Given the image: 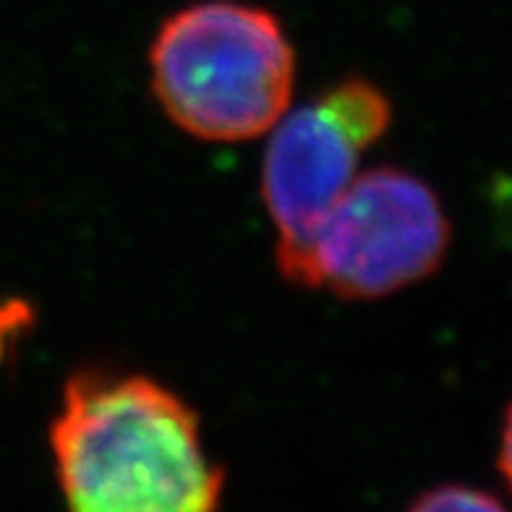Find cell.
I'll use <instances>...</instances> for the list:
<instances>
[{
    "label": "cell",
    "instance_id": "cell-1",
    "mask_svg": "<svg viewBox=\"0 0 512 512\" xmlns=\"http://www.w3.org/2000/svg\"><path fill=\"white\" fill-rule=\"evenodd\" d=\"M50 447L79 512H204L223 497L225 471L204 452L194 408L144 374H74Z\"/></svg>",
    "mask_w": 512,
    "mask_h": 512
},
{
    "label": "cell",
    "instance_id": "cell-2",
    "mask_svg": "<svg viewBox=\"0 0 512 512\" xmlns=\"http://www.w3.org/2000/svg\"><path fill=\"white\" fill-rule=\"evenodd\" d=\"M170 121L204 142H249L290 110L296 53L267 8L204 0L165 19L149 50Z\"/></svg>",
    "mask_w": 512,
    "mask_h": 512
},
{
    "label": "cell",
    "instance_id": "cell-3",
    "mask_svg": "<svg viewBox=\"0 0 512 512\" xmlns=\"http://www.w3.org/2000/svg\"><path fill=\"white\" fill-rule=\"evenodd\" d=\"M390 121L392 105L377 84L345 79L272 126L262 196L277 233V267L293 285L311 288L319 228L356 181L361 155L387 134Z\"/></svg>",
    "mask_w": 512,
    "mask_h": 512
},
{
    "label": "cell",
    "instance_id": "cell-4",
    "mask_svg": "<svg viewBox=\"0 0 512 512\" xmlns=\"http://www.w3.org/2000/svg\"><path fill=\"white\" fill-rule=\"evenodd\" d=\"M450 246L437 194L398 168L358 173L322 223L311 251V288L343 298H384L421 283Z\"/></svg>",
    "mask_w": 512,
    "mask_h": 512
},
{
    "label": "cell",
    "instance_id": "cell-5",
    "mask_svg": "<svg viewBox=\"0 0 512 512\" xmlns=\"http://www.w3.org/2000/svg\"><path fill=\"white\" fill-rule=\"evenodd\" d=\"M413 510L445 512V510H502V502L492 494L463 484H447L429 489L413 502Z\"/></svg>",
    "mask_w": 512,
    "mask_h": 512
},
{
    "label": "cell",
    "instance_id": "cell-6",
    "mask_svg": "<svg viewBox=\"0 0 512 512\" xmlns=\"http://www.w3.org/2000/svg\"><path fill=\"white\" fill-rule=\"evenodd\" d=\"M32 322V311L24 301H11V304H0V361L6 353L8 340L19 330H24Z\"/></svg>",
    "mask_w": 512,
    "mask_h": 512
},
{
    "label": "cell",
    "instance_id": "cell-7",
    "mask_svg": "<svg viewBox=\"0 0 512 512\" xmlns=\"http://www.w3.org/2000/svg\"><path fill=\"white\" fill-rule=\"evenodd\" d=\"M499 471L512 486V405L505 418V432H502V450H499Z\"/></svg>",
    "mask_w": 512,
    "mask_h": 512
}]
</instances>
